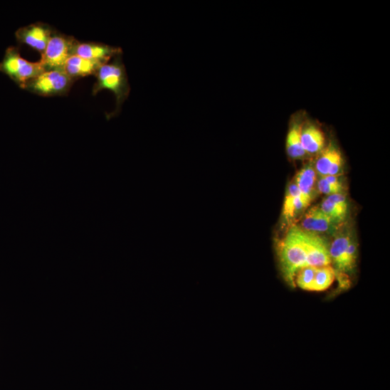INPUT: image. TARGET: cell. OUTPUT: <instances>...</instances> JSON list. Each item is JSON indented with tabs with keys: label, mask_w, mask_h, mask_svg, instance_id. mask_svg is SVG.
I'll return each instance as SVG.
<instances>
[{
	"label": "cell",
	"mask_w": 390,
	"mask_h": 390,
	"mask_svg": "<svg viewBox=\"0 0 390 390\" xmlns=\"http://www.w3.org/2000/svg\"><path fill=\"white\" fill-rule=\"evenodd\" d=\"M305 210L301 195L296 182H292L288 186L283 204V215L285 220L290 222L299 213Z\"/></svg>",
	"instance_id": "2e32d148"
},
{
	"label": "cell",
	"mask_w": 390,
	"mask_h": 390,
	"mask_svg": "<svg viewBox=\"0 0 390 390\" xmlns=\"http://www.w3.org/2000/svg\"><path fill=\"white\" fill-rule=\"evenodd\" d=\"M353 239V236L349 233H341L333 240L329 249L331 263L334 264V270L339 278L347 273L346 267L347 252Z\"/></svg>",
	"instance_id": "9c48e42d"
},
{
	"label": "cell",
	"mask_w": 390,
	"mask_h": 390,
	"mask_svg": "<svg viewBox=\"0 0 390 390\" xmlns=\"http://www.w3.org/2000/svg\"><path fill=\"white\" fill-rule=\"evenodd\" d=\"M0 72L22 88L28 81L44 73L45 70L40 62L31 63L23 58L19 47L9 46L0 62Z\"/></svg>",
	"instance_id": "3957f363"
},
{
	"label": "cell",
	"mask_w": 390,
	"mask_h": 390,
	"mask_svg": "<svg viewBox=\"0 0 390 390\" xmlns=\"http://www.w3.org/2000/svg\"><path fill=\"white\" fill-rule=\"evenodd\" d=\"M317 268L306 267L301 269L297 274L295 284L302 289L312 290V286Z\"/></svg>",
	"instance_id": "ac0fdd59"
},
{
	"label": "cell",
	"mask_w": 390,
	"mask_h": 390,
	"mask_svg": "<svg viewBox=\"0 0 390 390\" xmlns=\"http://www.w3.org/2000/svg\"><path fill=\"white\" fill-rule=\"evenodd\" d=\"M103 65L105 64L99 61L73 56L66 62L64 71L75 81L85 76L95 75Z\"/></svg>",
	"instance_id": "4fadbf2b"
},
{
	"label": "cell",
	"mask_w": 390,
	"mask_h": 390,
	"mask_svg": "<svg viewBox=\"0 0 390 390\" xmlns=\"http://www.w3.org/2000/svg\"><path fill=\"white\" fill-rule=\"evenodd\" d=\"M303 125L302 115H296L290 123L286 139V152L292 159H302L307 156L302 144Z\"/></svg>",
	"instance_id": "7c38bea8"
},
{
	"label": "cell",
	"mask_w": 390,
	"mask_h": 390,
	"mask_svg": "<svg viewBox=\"0 0 390 390\" xmlns=\"http://www.w3.org/2000/svg\"><path fill=\"white\" fill-rule=\"evenodd\" d=\"M335 277V271L330 265L317 268L312 290L322 291L327 289L334 282Z\"/></svg>",
	"instance_id": "e0dca14e"
},
{
	"label": "cell",
	"mask_w": 390,
	"mask_h": 390,
	"mask_svg": "<svg viewBox=\"0 0 390 390\" xmlns=\"http://www.w3.org/2000/svg\"><path fill=\"white\" fill-rule=\"evenodd\" d=\"M77 41L73 36L56 30L39 61L45 71H64L66 62L74 56Z\"/></svg>",
	"instance_id": "277c9868"
},
{
	"label": "cell",
	"mask_w": 390,
	"mask_h": 390,
	"mask_svg": "<svg viewBox=\"0 0 390 390\" xmlns=\"http://www.w3.org/2000/svg\"><path fill=\"white\" fill-rule=\"evenodd\" d=\"M334 222L320 207L312 208L304 216L302 221V230L310 233L328 231Z\"/></svg>",
	"instance_id": "9a60e30c"
},
{
	"label": "cell",
	"mask_w": 390,
	"mask_h": 390,
	"mask_svg": "<svg viewBox=\"0 0 390 390\" xmlns=\"http://www.w3.org/2000/svg\"><path fill=\"white\" fill-rule=\"evenodd\" d=\"M317 189L320 193L327 195L339 194L341 193V191H342L344 189V188L342 187L336 186L330 184L326 180L324 176L321 177L318 181Z\"/></svg>",
	"instance_id": "d6986e66"
},
{
	"label": "cell",
	"mask_w": 390,
	"mask_h": 390,
	"mask_svg": "<svg viewBox=\"0 0 390 390\" xmlns=\"http://www.w3.org/2000/svg\"><path fill=\"white\" fill-rule=\"evenodd\" d=\"M56 31L51 26L42 22H36L21 28L15 33L20 44H26L34 48L42 56L46 46Z\"/></svg>",
	"instance_id": "8992f818"
},
{
	"label": "cell",
	"mask_w": 390,
	"mask_h": 390,
	"mask_svg": "<svg viewBox=\"0 0 390 390\" xmlns=\"http://www.w3.org/2000/svg\"><path fill=\"white\" fill-rule=\"evenodd\" d=\"M75 80L63 70L45 71L28 81L22 89L44 97L67 95Z\"/></svg>",
	"instance_id": "5b68a950"
},
{
	"label": "cell",
	"mask_w": 390,
	"mask_h": 390,
	"mask_svg": "<svg viewBox=\"0 0 390 390\" xmlns=\"http://www.w3.org/2000/svg\"><path fill=\"white\" fill-rule=\"evenodd\" d=\"M281 271L290 285H295L297 273L306 267L322 268L332 264L325 241L317 233L292 226L278 246Z\"/></svg>",
	"instance_id": "6da1fadb"
},
{
	"label": "cell",
	"mask_w": 390,
	"mask_h": 390,
	"mask_svg": "<svg viewBox=\"0 0 390 390\" xmlns=\"http://www.w3.org/2000/svg\"><path fill=\"white\" fill-rule=\"evenodd\" d=\"M317 173L314 164H306L297 174L295 182L301 195L305 210L310 206L315 195Z\"/></svg>",
	"instance_id": "30bf717a"
},
{
	"label": "cell",
	"mask_w": 390,
	"mask_h": 390,
	"mask_svg": "<svg viewBox=\"0 0 390 390\" xmlns=\"http://www.w3.org/2000/svg\"><path fill=\"white\" fill-rule=\"evenodd\" d=\"M302 147L307 155H319L325 148V137L317 125L304 122L302 132Z\"/></svg>",
	"instance_id": "8fae6325"
},
{
	"label": "cell",
	"mask_w": 390,
	"mask_h": 390,
	"mask_svg": "<svg viewBox=\"0 0 390 390\" xmlns=\"http://www.w3.org/2000/svg\"><path fill=\"white\" fill-rule=\"evenodd\" d=\"M96 81L93 88L95 95L104 90L112 91L116 99L115 110L107 117L108 120L117 116L130 93V85L127 70L122 60V53L117 55L112 62L103 65L94 75Z\"/></svg>",
	"instance_id": "7a4b0ae2"
},
{
	"label": "cell",
	"mask_w": 390,
	"mask_h": 390,
	"mask_svg": "<svg viewBox=\"0 0 390 390\" xmlns=\"http://www.w3.org/2000/svg\"><path fill=\"white\" fill-rule=\"evenodd\" d=\"M122 53L120 47L112 46L103 43L77 41L74 56L101 62L109 63L117 55Z\"/></svg>",
	"instance_id": "52a82bcc"
},
{
	"label": "cell",
	"mask_w": 390,
	"mask_h": 390,
	"mask_svg": "<svg viewBox=\"0 0 390 390\" xmlns=\"http://www.w3.org/2000/svg\"><path fill=\"white\" fill-rule=\"evenodd\" d=\"M334 223L344 221L348 214L347 200L342 193L328 195L320 207Z\"/></svg>",
	"instance_id": "5bb4252c"
},
{
	"label": "cell",
	"mask_w": 390,
	"mask_h": 390,
	"mask_svg": "<svg viewBox=\"0 0 390 390\" xmlns=\"http://www.w3.org/2000/svg\"><path fill=\"white\" fill-rule=\"evenodd\" d=\"M344 159L342 154L334 143H330L318 155L314 164L317 174L321 177L337 176L342 172Z\"/></svg>",
	"instance_id": "ba28073f"
}]
</instances>
